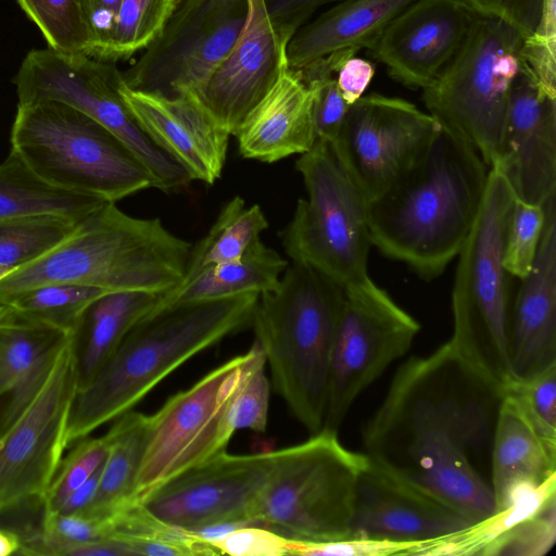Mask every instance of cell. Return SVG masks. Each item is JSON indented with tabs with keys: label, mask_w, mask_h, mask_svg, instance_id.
Segmentation results:
<instances>
[{
	"label": "cell",
	"mask_w": 556,
	"mask_h": 556,
	"mask_svg": "<svg viewBox=\"0 0 556 556\" xmlns=\"http://www.w3.org/2000/svg\"><path fill=\"white\" fill-rule=\"evenodd\" d=\"M343 296V287L292 262L277 287L260 294L251 320L277 392L312 434L325 420Z\"/></svg>",
	"instance_id": "5"
},
{
	"label": "cell",
	"mask_w": 556,
	"mask_h": 556,
	"mask_svg": "<svg viewBox=\"0 0 556 556\" xmlns=\"http://www.w3.org/2000/svg\"><path fill=\"white\" fill-rule=\"evenodd\" d=\"M267 228L268 220L258 204L245 207L241 197H233L222 207L208 232L192 245L181 281L205 267L240 261Z\"/></svg>",
	"instance_id": "32"
},
{
	"label": "cell",
	"mask_w": 556,
	"mask_h": 556,
	"mask_svg": "<svg viewBox=\"0 0 556 556\" xmlns=\"http://www.w3.org/2000/svg\"><path fill=\"white\" fill-rule=\"evenodd\" d=\"M260 294L174 304L149 313L73 400L66 447L131 410L184 363L251 326Z\"/></svg>",
	"instance_id": "3"
},
{
	"label": "cell",
	"mask_w": 556,
	"mask_h": 556,
	"mask_svg": "<svg viewBox=\"0 0 556 556\" xmlns=\"http://www.w3.org/2000/svg\"><path fill=\"white\" fill-rule=\"evenodd\" d=\"M248 13V0H175L124 84L170 98L194 91L232 50Z\"/></svg>",
	"instance_id": "14"
},
{
	"label": "cell",
	"mask_w": 556,
	"mask_h": 556,
	"mask_svg": "<svg viewBox=\"0 0 556 556\" xmlns=\"http://www.w3.org/2000/svg\"><path fill=\"white\" fill-rule=\"evenodd\" d=\"M504 175L489 168L484 198L458 253L452 290L455 349L485 378L510 383L509 325L511 276L503 264L504 245L516 202Z\"/></svg>",
	"instance_id": "6"
},
{
	"label": "cell",
	"mask_w": 556,
	"mask_h": 556,
	"mask_svg": "<svg viewBox=\"0 0 556 556\" xmlns=\"http://www.w3.org/2000/svg\"><path fill=\"white\" fill-rule=\"evenodd\" d=\"M253 353L254 344L170 396L148 416L132 501L142 502L172 479L226 452L236 432L230 421L231 402Z\"/></svg>",
	"instance_id": "12"
},
{
	"label": "cell",
	"mask_w": 556,
	"mask_h": 556,
	"mask_svg": "<svg viewBox=\"0 0 556 556\" xmlns=\"http://www.w3.org/2000/svg\"><path fill=\"white\" fill-rule=\"evenodd\" d=\"M523 43L507 23L477 14L458 51L422 89L428 113L465 137L489 168L498 151Z\"/></svg>",
	"instance_id": "10"
},
{
	"label": "cell",
	"mask_w": 556,
	"mask_h": 556,
	"mask_svg": "<svg viewBox=\"0 0 556 556\" xmlns=\"http://www.w3.org/2000/svg\"><path fill=\"white\" fill-rule=\"evenodd\" d=\"M544 222V205L516 199L503 254V264L511 277L522 279L531 270Z\"/></svg>",
	"instance_id": "40"
},
{
	"label": "cell",
	"mask_w": 556,
	"mask_h": 556,
	"mask_svg": "<svg viewBox=\"0 0 556 556\" xmlns=\"http://www.w3.org/2000/svg\"><path fill=\"white\" fill-rule=\"evenodd\" d=\"M556 541V477L515 491L489 517L413 556H544Z\"/></svg>",
	"instance_id": "22"
},
{
	"label": "cell",
	"mask_w": 556,
	"mask_h": 556,
	"mask_svg": "<svg viewBox=\"0 0 556 556\" xmlns=\"http://www.w3.org/2000/svg\"><path fill=\"white\" fill-rule=\"evenodd\" d=\"M11 150L56 187L116 202L154 188L139 160L104 126L63 102L17 105Z\"/></svg>",
	"instance_id": "7"
},
{
	"label": "cell",
	"mask_w": 556,
	"mask_h": 556,
	"mask_svg": "<svg viewBox=\"0 0 556 556\" xmlns=\"http://www.w3.org/2000/svg\"><path fill=\"white\" fill-rule=\"evenodd\" d=\"M106 202L49 184L12 150L0 163V219L50 214L80 222Z\"/></svg>",
	"instance_id": "30"
},
{
	"label": "cell",
	"mask_w": 556,
	"mask_h": 556,
	"mask_svg": "<svg viewBox=\"0 0 556 556\" xmlns=\"http://www.w3.org/2000/svg\"><path fill=\"white\" fill-rule=\"evenodd\" d=\"M76 392L68 341L41 392L0 435V510L43 497L66 448V426Z\"/></svg>",
	"instance_id": "15"
},
{
	"label": "cell",
	"mask_w": 556,
	"mask_h": 556,
	"mask_svg": "<svg viewBox=\"0 0 556 556\" xmlns=\"http://www.w3.org/2000/svg\"><path fill=\"white\" fill-rule=\"evenodd\" d=\"M437 126L433 116L413 103L374 93L349 106L330 143L370 201L412 163Z\"/></svg>",
	"instance_id": "16"
},
{
	"label": "cell",
	"mask_w": 556,
	"mask_h": 556,
	"mask_svg": "<svg viewBox=\"0 0 556 556\" xmlns=\"http://www.w3.org/2000/svg\"><path fill=\"white\" fill-rule=\"evenodd\" d=\"M103 464L79 488L65 500L59 514H74L84 510L93 500L100 481ZM56 514V513H55Z\"/></svg>",
	"instance_id": "51"
},
{
	"label": "cell",
	"mask_w": 556,
	"mask_h": 556,
	"mask_svg": "<svg viewBox=\"0 0 556 556\" xmlns=\"http://www.w3.org/2000/svg\"><path fill=\"white\" fill-rule=\"evenodd\" d=\"M148 416L134 409L114 419L105 433L109 452L91 503L81 514L106 519L132 501V491L143 453Z\"/></svg>",
	"instance_id": "31"
},
{
	"label": "cell",
	"mask_w": 556,
	"mask_h": 556,
	"mask_svg": "<svg viewBox=\"0 0 556 556\" xmlns=\"http://www.w3.org/2000/svg\"><path fill=\"white\" fill-rule=\"evenodd\" d=\"M488 176L475 147L438 122L412 163L369 201L372 245L425 280L438 277L472 229Z\"/></svg>",
	"instance_id": "2"
},
{
	"label": "cell",
	"mask_w": 556,
	"mask_h": 556,
	"mask_svg": "<svg viewBox=\"0 0 556 556\" xmlns=\"http://www.w3.org/2000/svg\"><path fill=\"white\" fill-rule=\"evenodd\" d=\"M93 40V58L103 60L111 43L122 0H78Z\"/></svg>",
	"instance_id": "48"
},
{
	"label": "cell",
	"mask_w": 556,
	"mask_h": 556,
	"mask_svg": "<svg viewBox=\"0 0 556 556\" xmlns=\"http://www.w3.org/2000/svg\"><path fill=\"white\" fill-rule=\"evenodd\" d=\"M472 523L456 507L366 456L355 486L351 536L419 547Z\"/></svg>",
	"instance_id": "18"
},
{
	"label": "cell",
	"mask_w": 556,
	"mask_h": 556,
	"mask_svg": "<svg viewBox=\"0 0 556 556\" xmlns=\"http://www.w3.org/2000/svg\"><path fill=\"white\" fill-rule=\"evenodd\" d=\"M516 198L544 205L556 195V96L547 92L522 60L508 92L496 157Z\"/></svg>",
	"instance_id": "19"
},
{
	"label": "cell",
	"mask_w": 556,
	"mask_h": 556,
	"mask_svg": "<svg viewBox=\"0 0 556 556\" xmlns=\"http://www.w3.org/2000/svg\"><path fill=\"white\" fill-rule=\"evenodd\" d=\"M365 462L363 452L346 448L328 429L275 451L256 522L303 542L351 538L355 486Z\"/></svg>",
	"instance_id": "8"
},
{
	"label": "cell",
	"mask_w": 556,
	"mask_h": 556,
	"mask_svg": "<svg viewBox=\"0 0 556 556\" xmlns=\"http://www.w3.org/2000/svg\"><path fill=\"white\" fill-rule=\"evenodd\" d=\"M130 556L134 555L127 542L103 539L70 547L64 556Z\"/></svg>",
	"instance_id": "50"
},
{
	"label": "cell",
	"mask_w": 556,
	"mask_h": 556,
	"mask_svg": "<svg viewBox=\"0 0 556 556\" xmlns=\"http://www.w3.org/2000/svg\"><path fill=\"white\" fill-rule=\"evenodd\" d=\"M274 459L275 451L223 452L166 482L140 503L159 519L184 529L226 520L260 526L255 509Z\"/></svg>",
	"instance_id": "17"
},
{
	"label": "cell",
	"mask_w": 556,
	"mask_h": 556,
	"mask_svg": "<svg viewBox=\"0 0 556 556\" xmlns=\"http://www.w3.org/2000/svg\"><path fill=\"white\" fill-rule=\"evenodd\" d=\"M70 337L67 330L24 318L8 306L0 320V397L30 371L49 349Z\"/></svg>",
	"instance_id": "33"
},
{
	"label": "cell",
	"mask_w": 556,
	"mask_h": 556,
	"mask_svg": "<svg viewBox=\"0 0 556 556\" xmlns=\"http://www.w3.org/2000/svg\"><path fill=\"white\" fill-rule=\"evenodd\" d=\"M249 13L225 60L191 93L229 136L266 96L288 67L285 43L268 17L264 0H248Z\"/></svg>",
	"instance_id": "20"
},
{
	"label": "cell",
	"mask_w": 556,
	"mask_h": 556,
	"mask_svg": "<svg viewBox=\"0 0 556 556\" xmlns=\"http://www.w3.org/2000/svg\"><path fill=\"white\" fill-rule=\"evenodd\" d=\"M419 323L369 277L344 287L321 429L339 430L357 397L403 357Z\"/></svg>",
	"instance_id": "13"
},
{
	"label": "cell",
	"mask_w": 556,
	"mask_h": 556,
	"mask_svg": "<svg viewBox=\"0 0 556 556\" xmlns=\"http://www.w3.org/2000/svg\"><path fill=\"white\" fill-rule=\"evenodd\" d=\"M339 0H264L268 17L280 39L288 45L292 36L321 9Z\"/></svg>",
	"instance_id": "47"
},
{
	"label": "cell",
	"mask_w": 556,
	"mask_h": 556,
	"mask_svg": "<svg viewBox=\"0 0 556 556\" xmlns=\"http://www.w3.org/2000/svg\"><path fill=\"white\" fill-rule=\"evenodd\" d=\"M109 452L106 435H89L76 441L62 458L59 469L43 495L45 514L59 511L70 494L79 488L104 463Z\"/></svg>",
	"instance_id": "39"
},
{
	"label": "cell",
	"mask_w": 556,
	"mask_h": 556,
	"mask_svg": "<svg viewBox=\"0 0 556 556\" xmlns=\"http://www.w3.org/2000/svg\"><path fill=\"white\" fill-rule=\"evenodd\" d=\"M122 81L113 62L49 47L29 51L13 79L18 105L47 100L71 105L110 130L147 168L154 188L170 192L186 187V170L141 129L125 105Z\"/></svg>",
	"instance_id": "11"
},
{
	"label": "cell",
	"mask_w": 556,
	"mask_h": 556,
	"mask_svg": "<svg viewBox=\"0 0 556 556\" xmlns=\"http://www.w3.org/2000/svg\"><path fill=\"white\" fill-rule=\"evenodd\" d=\"M313 90V121L316 139L332 142L344 122L349 104L343 99L336 78L324 76L306 83Z\"/></svg>",
	"instance_id": "46"
},
{
	"label": "cell",
	"mask_w": 556,
	"mask_h": 556,
	"mask_svg": "<svg viewBox=\"0 0 556 556\" xmlns=\"http://www.w3.org/2000/svg\"><path fill=\"white\" fill-rule=\"evenodd\" d=\"M295 166L306 198L280 233L286 253L343 288L365 280L372 245L368 199L327 140L316 139Z\"/></svg>",
	"instance_id": "9"
},
{
	"label": "cell",
	"mask_w": 556,
	"mask_h": 556,
	"mask_svg": "<svg viewBox=\"0 0 556 556\" xmlns=\"http://www.w3.org/2000/svg\"><path fill=\"white\" fill-rule=\"evenodd\" d=\"M68 341L70 339L49 349L30 371L7 394L9 400L0 412V435L16 421L41 392Z\"/></svg>",
	"instance_id": "44"
},
{
	"label": "cell",
	"mask_w": 556,
	"mask_h": 556,
	"mask_svg": "<svg viewBox=\"0 0 556 556\" xmlns=\"http://www.w3.org/2000/svg\"><path fill=\"white\" fill-rule=\"evenodd\" d=\"M338 88L349 105L361 97L374 77L372 65L356 55L348 59L336 72Z\"/></svg>",
	"instance_id": "49"
},
{
	"label": "cell",
	"mask_w": 556,
	"mask_h": 556,
	"mask_svg": "<svg viewBox=\"0 0 556 556\" xmlns=\"http://www.w3.org/2000/svg\"><path fill=\"white\" fill-rule=\"evenodd\" d=\"M78 223L50 214L0 219V267L13 271L40 258L66 240Z\"/></svg>",
	"instance_id": "34"
},
{
	"label": "cell",
	"mask_w": 556,
	"mask_h": 556,
	"mask_svg": "<svg viewBox=\"0 0 556 556\" xmlns=\"http://www.w3.org/2000/svg\"><path fill=\"white\" fill-rule=\"evenodd\" d=\"M119 93L141 129L191 180L213 185L219 179L230 136L191 92L170 98L131 89L122 81Z\"/></svg>",
	"instance_id": "23"
},
{
	"label": "cell",
	"mask_w": 556,
	"mask_h": 556,
	"mask_svg": "<svg viewBox=\"0 0 556 556\" xmlns=\"http://www.w3.org/2000/svg\"><path fill=\"white\" fill-rule=\"evenodd\" d=\"M21 539L12 530L0 526V556L18 555Z\"/></svg>",
	"instance_id": "52"
},
{
	"label": "cell",
	"mask_w": 556,
	"mask_h": 556,
	"mask_svg": "<svg viewBox=\"0 0 556 556\" xmlns=\"http://www.w3.org/2000/svg\"><path fill=\"white\" fill-rule=\"evenodd\" d=\"M503 393L448 340L396 370L363 428V453L478 522L495 503L473 457L491 446Z\"/></svg>",
	"instance_id": "1"
},
{
	"label": "cell",
	"mask_w": 556,
	"mask_h": 556,
	"mask_svg": "<svg viewBox=\"0 0 556 556\" xmlns=\"http://www.w3.org/2000/svg\"><path fill=\"white\" fill-rule=\"evenodd\" d=\"M415 0H339L289 40L288 67L308 83L333 75L348 59L370 49L390 22Z\"/></svg>",
	"instance_id": "24"
},
{
	"label": "cell",
	"mask_w": 556,
	"mask_h": 556,
	"mask_svg": "<svg viewBox=\"0 0 556 556\" xmlns=\"http://www.w3.org/2000/svg\"><path fill=\"white\" fill-rule=\"evenodd\" d=\"M490 452V485L495 510L518 489L556 477V442L544 438L505 392L497 410Z\"/></svg>",
	"instance_id": "27"
},
{
	"label": "cell",
	"mask_w": 556,
	"mask_h": 556,
	"mask_svg": "<svg viewBox=\"0 0 556 556\" xmlns=\"http://www.w3.org/2000/svg\"><path fill=\"white\" fill-rule=\"evenodd\" d=\"M288 264L276 250L257 239L240 261L205 267L160 295L151 312L180 303L262 294L277 287Z\"/></svg>",
	"instance_id": "29"
},
{
	"label": "cell",
	"mask_w": 556,
	"mask_h": 556,
	"mask_svg": "<svg viewBox=\"0 0 556 556\" xmlns=\"http://www.w3.org/2000/svg\"><path fill=\"white\" fill-rule=\"evenodd\" d=\"M476 15L463 0H415L369 50L395 80L424 89L458 51Z\"/></svg>",
	"instance_id": "21"
},
{
	"label": "cell",
	"mask_w": 556,
	"mask_h": 556,
	"mask_svg": "<svg viewBox=\"0 0 556 556\" xmlns=\"http://www.w3.org/2000/svg\"><path fill=\"white\" fill-rule=\"evenodd\" d=\"M475 13L498 18L521 34L556 46V0H463Z\"/></svg>",
	"instance_id": "38"
},
{
	"label": "cell",
	"mask_w": 556,
	"mask_h": 556,
	"mask_svg": "<svg viewBox=\"0 0 556 556\" xmlns=\"http://www.w3.org/2000/svg\"><path fill=\"white\" fill-rule=\"evenodd\" d=\"M313 103L312 88L287 67L236 134L240 154L274 163L307 152L316 141Z\"/></svg>",
	"instance_id": "26"
},
{
	"label": "cell",
	"mask_w": 556,
	"mask_h": 556,
	"mask_svg": "<svg viewBox=\"0 0 556 556\" xmlns=\"http://www.w3.org/2000/svg\"><path fill=\"white\" fill-rule=\"evenodd\" d=\"M8 312V305L0 304V320L4 317Z\"/></svg>",
	"instance_id": "53"
},
{
	"label": "cell",
	"mask_w": 556,
	"mask_h": 556,
	"mask_svg": "<svg viewBox=\"0 0 556 556\" xmlns=\"http://www.w3.org/2000/svg\"><path fill=\"white\" fill-rule=\"evenodd\" d=\"M191 248L161 219L134 217L106 202L53 250L1 278L0 304L60 282L162 295L184 279Z\"/></svg>",
	"instance_id": "4"
},
{
	"label": "cell",
	"mask_w": 556,
	"mask_h": 556,
	"mask_svg": "<svg viewBox=\"0 0 556 556\" xmlns=\"http://www.w3.org/2000/svg\"><path fill=\"white\" fill-rule=\"evenodd\" d=\"M253 344L252 359L230 406V421L235 431L249 429L264 432L267 427L270 383L265 375L263 351L255 341Z\"/></svg>",
	"instance_id": "41"
},
{
	"label": "cell",
	"mask_w": 556,
	"mask_h": 556,
	"mask_svg": "<svg viewBox=\"0 0 556 556\" xmlns=\"http://www.w3.org/2000/svg\"><path fill=\"white\" fill-rule=\"evenodd\" d=\"M159 298L141 291L106 292L84 309L70 339L77 391L90 383L127 332L154 308Z\"/></svg>",
	"instance_id": "28"
},
{
	"label": "cell",
	"mask_w": 556,
	"mask_h": 556,
	"mask_svg": "<svg viewBox=\"0 0 556 556\" xmlns=\"http://www.w3.org/2000/svg\"><path fill=\"white\" fill-rule=\"evenodd\" d=\"M418 546L363 538H346L327 542L296 541L293 555L296 556H412Z\"/></svg>",
	"instance_id": "45"
},
{
	"label": "cell",
	"mask_w": 556,
	"mask_h": 556,
	"mask_svg": "<svg viewBox=\"0 0 556 556\" xmlns=\"http://www.w3.org/2000/svg\"><path fill=\"white\" fill-rule=\"evenodd\" d=\"M48 47L64 54L92 56L93 40L78 0H17Z\"/></svg>",
	"instance_id": "36"
},
{
	"label": "cell",
	"mask_w": 556,
	"mask_h": 556,
	"mask_svg": "<svg viewBox=\"0 0 556 556\" xmlns=\"http://www.w3.org/2000/svg\"><path fill=\"white\" fill-rule=\"evenodd\" d=\"M175 0H122L103 60L115 62L143 50L159 34Z\"/></svg>",
	"instance_id": "37"
},
{
	"label": "cell",
	"mask_w": 556,
	"mask_h": 556,
	"mask_svg": "<svg viewBox=\"0 0 556 556\" xmlns=\"http://www.w3.org/2000/svg\"><path fill=\"white\" fill-rule=\"evenodd\" d=\"M535 261L513 301L509 325L511 381L556 364V195L544 203ZM510 381V382H511Z\"/></svg>",
	"instance_id": "25"
},
{
	"label": "cell",
	"mask_w": 556,
	"mask_h": 556,
	"mask_svg": "<svg viewBox=\"0 0 556 556\" xmlns=\"http://www.w3.org/2000/svg\"><path fill=\"white\" fill-rule=\"evenodd\" d=\"M106 292L78 283H48L14 295L5 305L18 316L71 332L84 309Z\"/></svg>",
	"instance_id": "35"
},
{
	"label": "cell",
	"mask_w": 556,
	"mask_h": 556,
	"mask_svg": "<svg viewBox=\"0 0 556 556\" xmlns=\"http://www.w3.org/2000/svg\"><path fill=\"white\" fill-rule=\"evenodd\" d=\"M11 271L3 269L0 267V279L3 278L5 275L10 274Z\"/></svg>",
	"instance_id": "54"
},
{
	"label": "cell",
	"mask_w": 556,
	"mask_h": 556,
	"mask_svg": "<svg viewBox=\"0 0 556 556\" xmlns=\"http://www.w3.org/2000/svg\"><path fill=\"white\" fill-rule=\"evenodd\" d=\"M295 540L263 526H243L212 543L218 555L283 556L293 555Z\"/></svg>",
	"instance_id": "43"
},
{
	"label": "cell",
	"mask_w": 556,
	"mask_h": 556,
	"mask_svg": "<svg viewBox=\"0 0 556 556\" xmlns=\"http://www.w3.org/2000/svg\"><path fill=\"white\" fill-rule=\"evenodd\" d=\"M504 392L544 438L556 442V364L527 379L511 381Z\"/></svg>",
	"instance_id": "42"
}]
</instances>
